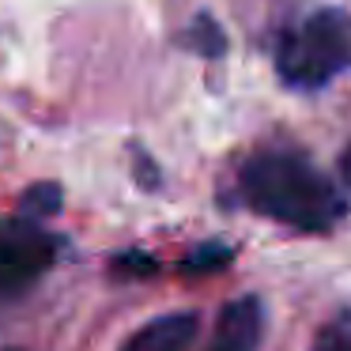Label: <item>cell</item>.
Wrapping results in <instances>:
<instances>
[{"instance_id":"1","label":"cell","mask_w":351,"mask_h":351,"mask_svg":"<svg viewBox=\"0 0 351 351\" xmlns=\"http://www.w3.org/2000/svg\"><path fill=\"white\" fill-rule=\"evenodd\" d=\"M245 204L298 230H328L343 215V197L317 167L295 152H257L238 174Z\"/></svg>"},{"instance_id":"2","label":"cell","mask_w":351,"mask_h":351,"mask_svg":"<svg viewBox=\"0 0 351 351\" xmlns=\"http://www.w3.org/2000/svg\"><path fill=\"white\" fill-rule=\"evenodd\" d=\"M351 69V19L336 8L313 12L298 27L280 34L276 72L291 87H325Z\"/></svg>"},{"instance_id":"3","label":"cell","mask_w":351,"mask_h":351,"mask_svg":"<svg viewBox=\"0 0 351 351\" xmlns=\"http://www.w3.org/2000/svg\"><path fill=\"white\" fill-rule=\"evenodd\" d=\"M57 261V238L31 215H0V295L31 287Z\"/></svg>"},{"instance_id":"4","label":"cell","mask_w":351,"mask_h":351,"mask_svg":"<svg viewBox=\"0 0 351 351\" xmlns=\"http://www.w3.org/2000/svg\"><path fill=\"white\" fill-rule=\"evenodd\" d=\"M261 302L257 298H234L219 310V321H215V332L208 351H257L261 343Z\"/></svg>"},{"instance_id":"5","label":"cell","mask_w":351,"mask_h":351,"mask_svg":"<svg viewBox=\"0 0 351 351\" xmlns=\"http://www.w3.org/2000/svg\"><path fill=\"white\" fill-rule=\"evenodd\" d=\"M197 336V313H162L121 343V351H189Z\"/></svg>"},{"instance_id":"6","label":"cell","mask_w":351,"mask_h":351,"mask_svg":"<svg viewBox=\"0 0 351 351\" xmlns=\"http://www.w3.org/2000/svg\"><path fill=\"white\" fill-rule=\"evenodd\" d=\"M310 351H351V310H340L332 321H325Z\"/></svg>"},{"instance_id":"7","label":"cell","mask_w":351,"mask_h":351,"mask_svg":"<svg viewBox=\"0 0 351 351\" xmlns=\"http://www.w3.org/2000/svg\"><path fill=\"white\" fill-rule=\"evenodd\" d=\"M57 204H61V193H57V185H34L31 193H27L23 200V212H57Z\"/></svg>"},{"instance_id":"8","label":"cell","mask_w":351,"mask_h":351,"mask_svg":"<svg viewBox=\"0 0 351 351\" xmlns=\"http://www.w3.org/2000/svg\"><path fill=\"white\" fill-rule=\"evenodd\" d=\"M227 257H230V250H223V245H208V250L193 253V257L185 261V268H215V265H223Z\"/></svg>"},{"instance_id":"9","label":"cell","mask_w":351,"mask_h":351,"mask_svg":"<svg viewBox=\"0 0 351 351\" xmlns=\"http://www.w3.org/2000/svg\"><path fill=\"white\" fill-rule=\"evenodd\" d=\"M340 170H343V178H348V185H351V144H348V152H343V159H340Z\"/></svg>"}]
</instances>
